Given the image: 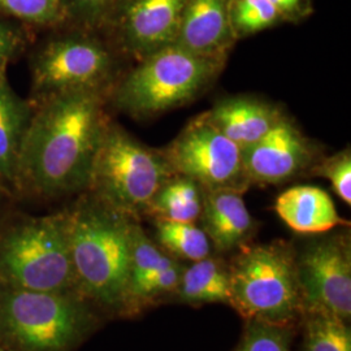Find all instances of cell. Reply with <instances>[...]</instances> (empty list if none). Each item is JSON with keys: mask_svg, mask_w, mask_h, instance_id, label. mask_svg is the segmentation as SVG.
I'll return each instance as SVG.
<instances>
[{"mask_svg": "<svg viewBox=\"0 0 351 351\" xmlns=\"http://www.w3.org/2000/svg\"><path fill=\"white\" fill-rule=\"evenodd\" d=\"M126 49L146 58L177 40L186 0H120Z\"/></svg>", "mask_w": 351, "mask_h": 351, "instance_id": "7c38bea8", "label": "cell"}, {"mask_svg": "<svg viewBox=\"0 0 351 351\" xmlns=\"http://www.w3.org/2000/svg\"><path fill=\"white\" fill-rule=\"evenodd\" d=\"M202 204V188L195 181L185 176H171L152 198L147 211L162 220L195 223L201 216Z\"/></svg>", "mask_w": 351, "mask_h": 351, "instance_id": "d6986e66", "label": "cell"}, {"mask_svg": "<svg viewBox=\"0 0 351 351\" xmlns=\"http://www.w3.org/2000/svg\"><path fill=\"white\" fill-rule=\"evenodd\" d=\"M119 1L120 0H66L69 8L73 5V8L90 21L103 19Z\"/></svg>", "mask_w": 351, "mask_h": 351, "instance_id": "83f0119b", "label": "cell"}, {"mask_svg": "<svg viewBox=\"0 0 351 351\" xmlns=\"http://www.w3.org/2000/svg\"><path fill=\"white\" fill-rule=\"evenodd\" d=\"M176 262L167 256L158 246L146 237L145 232L138 226H133L132 242V264H130V281L129 290L138 285L147 277L152 276L165 268H169ZM128 290V294H129Z\"/></svg>", "mask_w": 351, "mask_h": 351, "instance_id": "603a6c76", "label": "cell"}, {"mask_svg": "<svg viewBox=\"0 0 351 351\" xmlns=\"http://www.w3.org/2000/svg\"><path fill=\"white\" fill-rule=\"evenodd\" d=\"M173 173L189 177L203 190L233 189L243 193L249 184L242 151L208 120H193L163 154Z\"/></svg>", "mask_w": 351, "mask_h": 351, "instance_id": "ba28073f", "label": "cell"}, {"mask_svg": "<svg viewBox=\"0 0 351 351\" xmlns=\"http://www.w3.org/2000/svg\"><path fill=\"white\" fill-rule=\"evenodd\" d=\"M229 16L234 38L262 32L282 20L269 0H230Z\"/></svg>", "mask_w": 351, "mask_h": 351, "instance_id": "7402d4cb", "label": "cell"}, {"mask_svg": "<svg viewBox=\"0 0 351 351\" xmlns=\"http://www.w3.org/2000/svg\"><path fill=\"white\" fill-rule=\"evenodd\" d=\"M172 175L163 154L147 149L121 128L107 125L88 188L97 199L132 217L147 211L155 194Z\"/></svg>", "mask_w": 351, "mask_h": 351, "instance_id": "8992f818", "label": "cell"}, {"mask_svg": "<svg viewBox=\"0 0 351 351\" xmlns=\"http://www.w3.org/2000/svg\"><path fill=\"white\" fill-rule=\"evenodd\" d=\"M66 216L75 293L111 310H125L130 281V217L99 199L78 203Z\"/></svg>", "mask_w": 351, "mask_h": 351, "instance_id": "7a4b0ae2", "label": "cell"}, {"mask_svg": "<svg viewBox=\"0 0 351 351\" xmlns=\"http://www.w3.org/2000/svg\"><path fill=\"white\" fill-rule=\"evenodd\" d=\"M320 172L330 181L335 193L345 203L351 204V158L349 151H342L323 163Z\"/></svg>", "mask_w": 351, "mask_h": 351, "instance_id": "4316f807", "label": "cell"}, {"mask_svg": "<svg viewBox=\"0 0 351 351\" xmlns=\"http://www.w3.org/2000/svg\"><path fill=\"white\" fill-rule=\"evenodd\" d=\"M177 293L186 303H230L228 269L215 259H202L182 271Z\"/></svg>", "mask_w": 351, "mask_h": 351, "instance_id": "ac0fdd59", "label": "cell"}, {"mask_svg": "<svg viewBox=\"0 0 351 351\" xmlns=\"http://www.w3.org/2000/svg\"><path fill=\"white\" fill-rule=\"evenodd\" d=\"M0 11L38 25L62 24L71 14L65 0H0Z\"/></svg>", "mask_w": 351, "mask_h": 351, "instance_id": "cb8c5ba5", "label": "cell"}, {"mask_svg": "<svg viewBox=\"0 0 351 351\" xmlns=\"http://www.w3.org/2000/svg\"><path fill=\"white\" fill-rule=\"evenodd\" d=\"M29 120L25 101L11 88L5 66L0 68V182L16 185L17 158Z\"/></svg>", "mask_w": 351, "mask_h": 351, "instance_id": "e0dca14e", "label": "cell"}, {"mask_svg": "<svg viewBox=\"0 0 351 351\" xmlns=\"http://www.w3.org/2000/svg\"><path fill=\"white\" fill-rule=\"evenodd\" d=\"M206 114L213 125L241 150L261 141L284 119L272 106L251 98H230L220 101Z\"/></svg>", "mask_w": 351, "mask_h": 351, "instance_id": "9a60e30c", "label": "cell"}, {"mask_svg": "<svg viewBox=\"0 0 351 351\" xmlns=\"http://www.w3.org/2000/svg\"><path fill=\"white\" fill-rule=\"evenodd\" d=\"M0 351H7V350H5V349H4V348H3V346H1V345H0Z\"/></svg>", "mask_w": 351, "mask_h": 351, "instance_id": "4dcf8cb0", "label": "cell"}, {"mask_svg": "<svg viewBox=\"0 0 351 351\" xmlns=\"http://www.w3.org/2000/svg\"><path fill=\"white\" fill-rule=\"evenodd\" d=\"M107 125L99 90L51 95L26 126L17 158L16 185L45 197L88 188Z\"/></svg>", "mask_w": 351, "mask_h": 351, "instance_id": "6da1fadb", "label": "cell"}, {"mask_svg": "<svg viewBox=\"0 0 351 351\" xmlns=\"http://www.w3.org/2000/svg\"><path fill=\"white\" fill-rule=\"evenodd\" d=\"M82 298L0 285V345L7 351H72L91 326Z\"/></svg>", "mask_w": 351, "mask_h": 351, "instance_id": "3957f363", "label": "cell"}, {"mask_svg": "<svg viewBox=\"0 0 351 351\" xmlns=\"http://www.w3.org/2000/svg\"><path fill=\"white\" fill-rule=\"evenodd\" d=\"M277 12L280 13L281 19H298L303 17L310 11L308 0H269Z\"/></svg>", "mask_w": 351, "mask_h": 351, "instance_id": "f546056e", "label": "cell"}, {"mask_svg": "<svg viewBox=\"0 0 351 351\" xmlns=\"http://www.w3.org/2000/svg\"><path fill=\"white\" fill-rule=\"evenodd\" d=\"M275 210L280 219L303 234L326 233L345 224L330 195L316 186H294L281 193Z\"/></svg>", "mask_w": 351, "mask_h": 351, "instance_id": "2e32d148", "label": "cell"}, {"mask_svg": "<svg viewBox=\"0 0 351 351\" xmlns=\"http://www.w3.org/2000/svg\"><path fill=\"white\" fill-rule=\"evenodd\" d=\"M111 68V55L99 42L84 37L62 38L50 42L36 56L33 86L47 97L99 90Z\"/></svg>", "mask_w": 351, "mask_h": 351, "instance_id": "9c48e42d", "label": "cell"}, {"mask_svg": "<svg viewBox=\"0 0 351 351\" xmlns=\"http://www.w3.org/2000/svg\"><path fill=\"white\" fill-rule=\"evenodd\" d=\"M229 10L230 0H186L176 45L201 56L224 59L236 39Z\"/></svg>", "mask_w": 351, "mask_h": 351, "instance_id": "4fadbf2b", "label": "cell"}, {"mask_svg": "<svg viewBox=\"0 0 351 351\" xmlns=\"http://www.w3.org/2000/svg\"><path fill=\"white\" fill-rule=\"evenodd\" d=\"M304 311L306 351H351V332L346 320L324 310Z\"/></svg>", "mask_w": 351, "mask_h": 351, "instance_id": "44dd1931", "label": "cell"}, {"mask_svg": "<svg viewBox=\"0 0 351 351\" xmlns=\"http://www.w3.org/2000/svg\"><path fill=\"white\" fill-rule=\"evenodd\" d=\"M0 285L47 293H73L65 213L27 219L0 239Z\"/></svg>", "mask_w": 351, "mask_h": 351, "instance_id": "5b68a950", "label": "cell"}, {"mask_svg": "<svg viewBox=\"0 0 351 351\" xmlns=\"http://www.w3.org/2000/svg\"><path fill=\"white\" fill-rule=\"evenodd\" d=\"M181 274H182L181 267L175 263L169 268H165L163 271L147 277L146 280L139 282L138 285L129 290L126 308L137 304L139 302L149 301L155 297L175 291L180 284Z\"/></svg>", "mask_w": 351, "mask_h": 351, "instance_id": "484cf974", "label": "cell"}, {"mask_svg": "<svg viewBox=\"0 0 351 351\" xmlns=\"http://www.w3.org/2000/svg\"><path fill=\"white\" fill-rule=\"evenodd\" d=\"M289 326L249 322L237 351H290Z\"/></svg>", "mask_w": 351, "mask_h": 351, "instance_id": "d4e9b609", "label": "cell"}, {"mask_svg": "<svg viewBox=\"0 0 351 351\" xmlns=\"http://www.w3.org/2000/svg\"><path fill=\"white\" fill-rule=\"evenodd\" d=\"M241 151L245 175L249 182L258 184L287 181L311 160L307 141L285 119L261 141Z\"/></svg>", "mask_w": 351, "mask_h": 351, "instance_id": "8fae6325", "label": "cell"}, {"mask_svg": "<svg viewBox=\"0 0 351 351\" xmlns=\"http://www.w3.org/2000/svg\"><path fill=\"white\" fill-rule=\"evenodd\" d=\"M201 215L203 230L219 251L236 249L252 230L250 213L239 190H204Z\"/></svg>", "mask_w": 351, "mask_h": 351, "instance_id": "5bb4252c", "label": "cell"}, {"mask_svg": "<svg viewBox=\"0 0 351 351\" xmlns=\"http://www.w3.org/2000/svg\"><path fill=\"white\" fill-rule=\"evenodd\" d=\"M228 276L229 304L249 322L290 328L304 311L297 261L284 243L243 249Z\"/></svg>", "mask_w": 351, "mask_h": 351, "instance_id": "277c9868", "label": "cell"}, {"mask_svg": "<svg viewBox=\"0 0 351 351\" xmlns=\"http://www.w3.org/2000/svg\"><path fill=\"white\" fill-rule=\"evenodd\" d=\"M304 310H324L343 320L351 316V252L345 237L320 239L297 261Z\"/></svg>", "mask_w": 351, "mask_h": 351, "instance_id": "30bf717a", "label": "cell"}, {"mask_svg": "<svg viewBox=\"0 0 351 351\" xmlns=\"http://www.w3.org/2000/svg\"><path fill=\"white\" fill-rule=\"evenodd\" d=\"M156 237L160 245L176 256L198 262L210 256L211 242L194 223H177L158 219Z\"/></svg>", "mask_w": 351, "mask_h": 351, "instance_id": "ffe728a7", "label": "cell"}, {"mask_svg": "<svg viewBox=\"0 0 351 351\" xmlns=\"http://www.w3.org/2000/svg\"><path fill=\"white\" fill-rule=\"evenodd\" d=\"M221 60L206 58L178 45H169L141 60L116 94L126 112L149 116L194 99L213 81Z\"/></svg>", "mask_w": 351, "mask_h": 351, "instance_id": "52a82bcc", "label": "cell"}, {"mask_svg": "<svg viewBox=\"0 0 351 351\" xmlns=\"http://www.w3.org/2000/svg\"><path fill=\"white\" fill-rule=\"evenodd\" d=\"M20 46V38L10 26L0 24V68L7 66V63Z\"/></svg>", "mask_w": 351, "mask_h": 351, "instance_id": "f1b7e54d", "label": "cell"}]
</instances>
